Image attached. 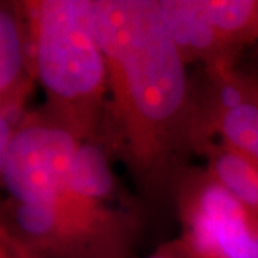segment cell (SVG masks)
I'll list each match as a JSON object with an SVG mask.
<instances>
[{
    "mask_svg": "<svg viewBox=\"0 0 258 258\" xmlns=\"http://www.w3.org/2000/svg\"><path fill=\"white\" fill-rule=\"evenodd\" d=\"M200 156L216 141L258 161V74L231 67H203L195 84Z\"/></svg>",
    "mask_w": 258,
    "mask_h": 258,
    "instance_id": "obj_7",
    "label": "cell"
},
{
    "mask_svg": "<svg viewBox=\"0 0 258 258\" xmlns=\"http://www.w3.org/2000/svg\"><path fill=\"white\" fill-rule=\"evenodd\" d=\"M143 258H195V256L186 250V246L181 243V240L174 238V240L166 241V243H163L156 251H153L151 255L143 256Z\"/></svg>",
    "mask_w": 258,
    "mask_h": 258,
    "instance_id": "obj_11",
    "label": "cell"
},
{
    "mask_svg": "<svg viewBox=\"0 0 258 258\" xmlns=\"http://www.w3.org/2000/svg\"><path fill=\"white\" fill-rule=\"evenodd\" d=\"M178 238L195 258H258V215L206 166H193L176 196Z\"/></svg>",
    "mask_w": 258,
    "mask_h": 258,
    "instance_id": "obj_5",
    "label": "cell"
},
{
    "mask_svg": "<svg viewBox=\"0 0 258 258\" xmlns=\"http://www.w3.org/2000/svg\"><path fill=\"white\" fill-rule=\"evenodd\" d=\"M0 258H34V256L7 230L0 228Z\"/></svg>",
    "mask_w": 258,
    "mask_h": 258,
    "instance_id": "obj_10",
    "label": "cell"
},
{
    "mask_svg": "<svg viewBox=\"0 0 258 258\" xmlns=\"http://www.w3.org/2000/svg\"><path fill=\"white\" fill-rule=\"evenodd\" d=\"M186 66H236L258 42V0H156Z\"/></svg>",
    "mask_w": 258,
    "mask_h": 258,
    "instance_id": "obj_6",
    "label": "cell"
},
{
    "mask_svg": "<svg viewBox=\"0 0 258 258\" xmlns=\"http://www.w3.org/2000/svg\"><path fill=\"white\" fill-rule=\"evenodd\" d=\"M143 210L101 203L79 195L39 201H2L0 228L34 258H133Z\"/></svg>",
    "mask_w": 258,
    "mask_h": 258,
    "instance_id": "obj_4",
    "label": "cell"
},
{
    "mask_svg": "<svg viewBox=\"0 0 258 258\" xmlns=\"http://www.w3.org/2000/svg\"><path fill=\"white\" fill-rule=\"evenodd\" d=\"M109 94L101 146L126 168L143 208L173 210L200 156L195 82L156 0H94Z\"/></svg>",
    "mask_w": 258,
    "mask_h": 258,
    "instance_id": "obj_1",
    "label": "cell"
},
{
    "mask_svg": "<svg viewBox=\"0 0 258 258\" xmlns=\"http://www.w3.org/2000/svg\"><path fill=\"white\" fill-rule=\"evenodd\" d=\"M37 82L32 35L22 2H0V144L27 114Z\"/></svg>",
    "mask_w": 258,
    "mask_h": 258,
    "instance_id": "obj_8",
    "label": "cell"
},
{
    "mask_svg": "<svg viewBox=\"0 0 258 258\" xmlns=\"http://www.w3.org/2000/svg\"><path fill=\"white\" fill-rule=\"evenodd\" d=\"M32 35L44 114L84 143L101 144L109 76L94 0L22 2Z\"/></svg>",
    "mask_w": 258,
    "mask_h": 258,
    "instance_id": "obj_2",
    "label": "cell"
},
{
    "mask_svg": "<svg viewBox=\"0 0 258 258\" xmlns=\"http://www.w3.org/2000/svg\"><path fill=\"white\" fill-rule=\"evenodd\" d=\"M210 173L246 208L258 215V161L243 151L216 141L205 153Z\"/></svg>",
    "mask_w": 258,
    "mask_h": 258,
    "instance_id": "obj_9",
    "label": "cell"
},
{
    "mask_svg": "<svg viewBox=\"0 0 258 258\" xmlns=\"http://www.w3.org/2000/svg\"><path fill=\"white\" fill-rule=\"evenodd\" d=\"M101 144L84 143L44 114L27 111L12 136L0 144V174L7 198L34 201L52 193H79L109 205L133 206Z\"/></svg>",
    "mask_w": 258,
    "mask_h": 258,
    "instance_id": "obj_3",
    "label": "cell"
}]
</instances>
